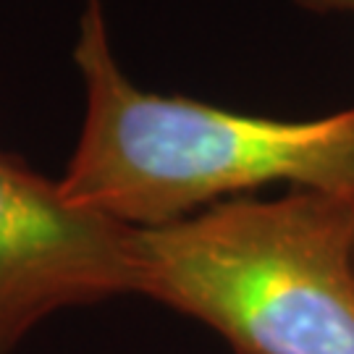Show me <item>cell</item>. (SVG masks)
I'll use <instances>...</instances> for the list:
<instances>
[{
  "label": "cell",
  "instance_id": "cell-3",
  "mask_svg": "<svg viewBox=\"0 0 354 354\" xmlns=\"http://www.w3.org/2000/svg\"><path fill=\"white\" fill-rule=\"evenodd\" d=\"M134 228L79 210L0 152V354L68 304L134 291Z\"/></svg>",
  "mask_w": 354,
  "mask_h": 354
},
{
  "label": "cell",
  "instance_id": "cell-1",
  "mask_svg": "<svg viewBox=\"0 0 354 354\" xmlns=\"http://www.w3.org/2000/svg\"><path fill=\"white\" fill-rule=\"evenodd\" d=\"M74 64L84 121L58 189L79 210L160 228L276 181L354 200V108L283 121L140 89L115 61L102 0H84Z\"/></svg>",
  "mask_w": 354,
  "mask_h": 354
},
{
  "label": "cell",
  "instance_id": "cell-2",
  "mask_svg": "<svg viewBox=\"0 0 354 354\" xmlns=\"http://www.w3.org/2000/svg\"><path fill=\"white\" fill-rule=\"evenodd\" d=\"M134 291L236 354H354V200L294 189L134 228Z\"/></svg>",
  "mask_w": 354,
  "mask_h": 354
},
{
  "label": "cell",
  "instance_id": "cell-4",
  "mask_svg": "<svg viewBox=\"0 0 354 354\" xmlns=\"http://www.w3.org/2000/svg\"><path fill=\"white\" fill-rule=\"evenodd\" d=\"M294 6H299L302 11L310 13H352L354 16V0H291Z\"/></svg>",
  "mask_w": 354,
  "mask_h": 354
}]
</instances>
